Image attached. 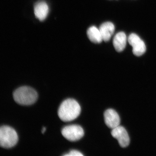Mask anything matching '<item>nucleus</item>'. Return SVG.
Here are the masks:
<instances>
[{
  "label": "nucleus",
  "mask_w": 156,
  "mask_h": 156,
  "mask_svg": "<svg viewBox=\"0 0 156 156\" xmlns=\"http://www.w3.org/2000/svg\"><path fill=\"white\" fill-rule=\"evenodd\" d=\"M111 134L113 137L118 140L121 147H126L129 145L130 138L126 129L122 126H119L112 129Z\"/></svg>",
  "instance_id": "obj_6"
},
{
  "label": "nucleus",
  "mask_w": 156,
  "mask_h": 156,
  "mask_svg": "<svg viewBox=\"0 0 156 156\" xmlns=\"http://www.w3.org/2000/svg\"><path fill=\"white\" fill-rule=\"evenodd\" d=\"M129 44L133 48V53L135 56H142L145 53L146 47L144 42L135 34H131L128 38Z\"/></svg>",
  "instance_id": "obj_5"
},
{
  "label": "nucleus",
  "mask_w": 156,
  "mask_h": 156,
  "mask_svg": "<svg viewBox=\"0 0 156 156\" xmlns=\"http://www.w3.org/2000/svg\"><path fill=\"white\" fill-rule=\"evenodd\" d=\"M49 10L48 5L44 2L36 3L34 7L35 15L41 21L46 19L49 13Z\"/></svg>",
  "instance_id": "obj_8"
},
{
  "label": "nucleus",
  "mask_w": 156,
  "mask_h": 156,
  "mask_svg": "<svg viewBox=\"0 0 156 156\" xmlns=\"http://www.w3.org/2000/svg\"><path fill=\"white\" fill-rule=\"evenodd\" d=\"M81 110L80 106L76 101L68 98L60 105L58 109V116L63 122H71L80 115Z\"/></svg>",
  "instance_id": "obj_1"
},
{
  "label": "nucleus",
  "mask_w": 156,
  "mask_h": 156,
  "mask_svg": "<svg viewBox=\"0 0 156 156\" xmlns=\"http://www.w3.org/2000/svg\"><path fill=\"white\" fill-rule=\"evenodd\" d=\"M65 156H83V154L80 152L78 151L72 150L70 151L69 153L64 155Z\"/></svg>",
  "instance_id": "obj_12"
},
{
  "label": "nucleus",
  "mask_w": 156,
  "mask_h": 156,
  "mask_svg": "<svg viewBox=\"0 0 156 156\" xmlns=\"http://www.w3.org/2000/svg\"><path fill=\"white\" fill-rule=\"evenodd\" d=\"M46 128L45 127H43V129H42V133L44 134V133L46 131Z\"/></svg>",
  "instance_id": "obj_13"
},
{
  "label": "nucleus",
  "mask_w": 156,
  "mask_h": 156,
  "mask_svg": "<svg viewBox=\"0 0 156 156\" xmlns=\"http://www.w3.org/2000/svg\"><path fill=\"white\" fill-rule=\"evenodd\" d=\"M104 116L105 124L109 128L113 129L119 126L120 117L114 110L112 109L106 110Z\"/></svg>",
  "instance_id": "obj_7"
},
{
  "label": "nucleus",
  "mask_w": 156,
  "mask_h": 156,
  "mask_svg": "<svg viewBox=\"0 0 156 156\" xmlns=\"http://www.w3.org/2000/svg\"><path fill=\"white\" fill-rule=\"evenodd\" d=\"M87 36L91 41L95 44H99L103 41L100 30L95 26L91 27L88 29Z\"/></svg>",
  "instance_id": "obj_11"
},
{
  "label": "nucleus",
  "mask_w": 156,
  "mask_h": 156,
  "mask_svg": "<svg viewBox=\"0 0 156 156\" xmlns=\"http://www.w3.org/2000/svg\"><path fill=\"white\" fill-rule=\"evenodd\" d=\"M14 101L18 104L29 105L33 104L37 99V93L33 88L22 87L16 89L13 93Z\"/></svg>",
  "instance_id": "obj_2"
},
{
  "label": "nucleus",
  "mask_w": 156,
  "mask_h": 156,
  "mask_svg": "<svg viewBox=\"0 0 156 156\" xmlns=\"http://www.w3.org/2000/svg\"><path fill=\"white\" fill-rule=\"evenodd\" d=\"M18 135L14 128L3 126L0 128V145L5 148L14 147L18 142Z\"/></svg>",
  "instance_id": "obj_3"
},
{
  "label": "nucleus",
  "mask_w": 156,
  "mask_h": 156,
  "mask_svg": "<svg viewBox=\"0 0 156 156\" xmlns=\"http://www.w3.org/2000/svg\"><path fill=\"white\" fill-rule=\"evenodd\" d=\"M113 46L117 52L122 51L126 48L127 37L125 33L121 32L117 34L113 39Z\"/></svg>",
  "instance_id": "obj_10"
},
{
  "label": "nucleus",
  "mask_w": 156,
  "mask_h": 156,
  "mask_svg": "<svg viewBox=\"0 0 156 156\" xmlns=\"http://www.w3.org/2000/svg\"><path fill=\"white\" fill-rule=\"evenodd\" d=\"M61 133L65 138L70 141H77L84 135L82 127L76 125L65 126L62 130Z\"/></svg>",
  "instance_id": "obj_4"
},
{
  "label": "nucleus",
  "mask_w": 156,
  "mask_h": 156,
  "mask_svg": "<svg viewBox=\"0 0 156 156\" xmlns=\"http://www.w3.org/2000/svg\"><path fill=\"white\" fill-rule=\"evenodd\" d=\"M99 30L104 41H108L111 38L115 31V26L112 23L107 22L102 23L99 27Z\"/></svg>",
  "instance_id": "obj_9"
}]
</instances>
